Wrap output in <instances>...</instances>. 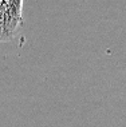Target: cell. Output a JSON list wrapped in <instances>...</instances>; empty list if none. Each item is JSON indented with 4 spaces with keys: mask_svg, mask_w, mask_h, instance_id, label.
<instances>
[{
    "mask_svg": "<svg viewBox=\"0 0 126 127\" xmlns=\"http://www.w3.org/2000/svg\"><path fill=\"white\" fill-rule=\"evenodd\" d=\"M3 13H4V7H3V1H0V42H3Z\"/></svg>",
    "mask_w": 126,
    "mask_h": 127,
    "instance_id": "obj_2",
    "label": "cell"
},
{
    "mask_svg": "<svg viewBox=\"0 0 126 127\" xmlns=\"http://www.w3.org/2000/svg\"><path fill=\"white\" fill-rule=\"evenodd\" d=\"M4 13H3V42L11 40L16 35L20 24L23 22L22 18V0H9L3 1Z\"/></svg>",
    "mask_w": 126,
    "mask_h": 127,
    "instance_id": "obj_1",
    "label": "cell"
}]
</instances>
